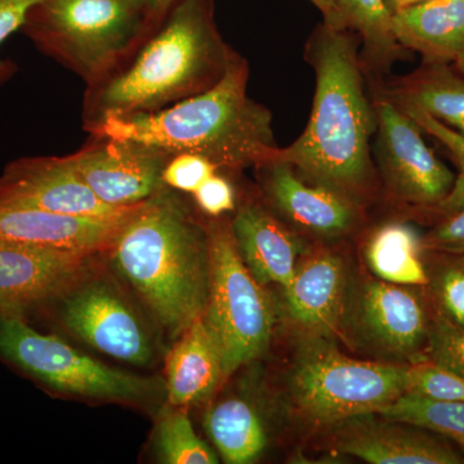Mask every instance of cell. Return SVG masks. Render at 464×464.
<instances>
[{"instance_id":"cell-33","label":"cell","mask_w":464,"mask_h":464,"mask_svg":"<svg viewBox=\"0 0 464 464\" xmlns=\"http://www.w3.org/2000/svg\"><path fill=\"white\" fill-rule=\"evenodd\" d=\"M191 195L201 212L212 218L237 210V192L222 172L210 176Z\"/></svg>"},{"instance_id":"cell-6","label":"cell","mask_w":464,"mask_h":464,"mask_svg":"<svg viewBox=\"0 0 464 464\" xmlns=\"http://www.w3.org/2000/svg\"><path fill=\"white\" fill-rule=\"evenodd\" d=\"M406 364L362 362L338 351L331 338L306 337L289 373L299 411L320 424L377 413L405 393Z\"/></svg>"},{"instance_id":"cell-1","label":"cell","mask_w":464,"mask_h":464,"mask_svg":"<svg viewBox=\"0 0 464 464\" xmlns=\"http://www.w3.org/2000/svg\"><path fill=\"white\" fill-rule=\"evenodd\" d=\"M232 51L217 27L212 0H170L136 48L85 88L84 130L209 90L225 75Z\"/></svg>"},{"instance_id":"cell-4","label":"cell","mask_w":464,"mask_h":464,"mask_svg":"<svg viewBox=\"0 0 464 464\" xmlns=\"http://www.w3.org/2000/svg\"><path fill=\"white\" fill-rule=\"evenodd\" d=\"M249 66L232 51L218 83L163 110L116 116L91 136L130 140L172 155L209 159L219 172L256 167L277 150L270 110L248 96Z\"/></svg>"},{"instance_id":"cell-38","label":"cell","mask_w":464,"mask_h":464,"mask_svg":"<svg viewBox=\"0 0 464 464\" xmlns=\"http://www.w3.org/2000/svg\"><path fill=\"white\" fill-rule=\"evenodd\" d=\"M451 66H453L459 74L464 76V51L460 53V56L454 61L453 65Z\"/></svg>"},{"instance_id":"cell-15","label":"cell","mask_w":464,"mask_h":464,"mask_svg":"<svg viewBox=\"0 0 464 464\" xmlns=\"http://www.w3.org/2000/svg\"><path fill=\"white\" fill-rule=\"evenodd\" d=\"M338 450L372 464H464V454L449 440L371 413L342 420ZM338 424V423H337Z\"/></svg>"},{"instance_id":"cell-17","label":"cell","mask_w":464,"mask_h":464,"mask_svg":"<svg viewBox=\"0 0 464 464\" xmlns=\"http://www.w3.org/2000/svg\"><path fill=\"white\" fill-rule=\"evenodd\" d=\"M284 290L290 322L306 337L331 338L350 306L347 266L331 249L316 248L299 259Z\"/></svg>"},{"instance_id":"cell-13","label":"cell","mask_w":464,"mask_h":464,"mask_svg":"<svg viewBox=\"0 0 464 464\" xmlns=\"http://www.w3.org/2000/svg\"><path fill=\"white\" fill-rule=\"evenodd\" d=\"M0 206L91 218H114L137 207L119 209L103 203L67 157H25L8 163L0 176Z\"/></svg>"},{"instance_id":"cell-11","label":"cell","mask_w":464,"mask_h":464,"mask_svg":"<svg viewBox=\"0 0 464 464\" xmlns=\"http://www.w3.org/2000/svg\"><path fill=\"white\" fill-rule=\"evenodd\" d=\"M60 308L63 325L100 353L148 365L154 356L141 317L111 284L91 280L65 292Z\"/></svg>"},{"instance_id":"cell-21","label":"cell","mask_w":464,"mask_h":464,"mask_svg":"<svg viewBox=\"0 0 464 464\" xmlns=\"http://www.w3.org/2000/svg\"><path fill=\"white\" fill-rule=\"evenodd\" d=\"M392 32L402 48L426 63H448L464 51V0H426L392 14Z\"/></svg>"},{"instance_id":"cell-19","label":"cell","mask_w":464,"mask_h":464,"mask_svg":"<svg viewBox=\"0 0 464 464\" xmlns=\"http://www.w3.org/2000/svg\"><path fill=\"white\" fill-rule=\"evenodd\" d=\"M244 264L262 285L285 289L295 276L304 244L261 204H241L230 222Z\"/></svg>"},{"instance_id":"cell-26","label":"cell","mask_w":464,"mask_h":464,"mask_svg":"<svg viewBox=\"0 0 464 464\" xmlns=\"http://www.w3.org/2000/svg\"><path fill=\"white\" fill-rule=\"evenodd\" d=\"M375 414L438 433L464 454V401H442L404 393Z\"/></svg>"},{"instance_id":"cell-28","label":"cell","mask_w":464,"mask_h":464,"mask_svg":"<svg viewBox=\"0 0 464 464\" xmlns=\"http://www.w3.org/2000/svg\"><path fill=\"white\" fill-rule=\"evenodd\" d=\"M157 450L161 462L167 464L218 463L215 451L195 432L185 408L177 406H172L160 418Z\"/></svg>"},{"instance_id":"cell-7","label":"cell","mask_w":464,"mask_h":464,"mask_svg":"<svg viewBox=\"0 0 464 464\" xmlns=\"http://www.w3.org/2000/svg\"><path fill=\"white\" fill-rule=\"evenodd\" d=\"M210 285L203 320L222 357L225 378L267 350L274 307L241 258L230 222H210Z\"/></svg>"},{"instance_id":"cell-39","label":"cell","mask_w":464,"mask_h":464,"mask_svg":"<svg viewBox=\"0 0 464 464\" xmlns=\"http://www.w3.org/2000/svg\"><path fill=\"white\" fill-rule=\"evenodd\" d=\"M148 2L152 3L155 5H167L169 0H148Z\"/></svg>"},{"instance_id":"cell-5","label":"cell","mask_w":464,"mask_h":464,"mask_svg":"<svg viewBox=\"0 0 464 464\" xmlns=\"http://www.w3.org/2000/svg\"><path fill=\"white\" fill-rule=\"evenodd\" d=\"M167 5L148 0H41L30 9L21 33L36 50L91 85L136 48Z\"/></svg>"},{"instance_id":"cell-8","label":"cell","mask_w":464,"mask_h":464,"mask_svg":"<svg viewBox=\"0 0 464 464\" xmlns=\"http://www.w3.org/2000/svg\"><path fill=\"white\" fill-rule=\"evenodd\" d=\"M0 357L48 389L81 398L143 405L163 384L119 371L85 355L56 335L35 331L24 317L0 316Z\"/></svg>"},{"instance_id":"cell-22","label":"cell","mask_w":464,"mask_h":464,"mask_svg":"<svg viewBox=\"0 0 464 464\" xmlns=\"http://www.w3.org/2000/svg\"><path fill=\"white\" fill-rule=\"evenodd\" d=\"M390 99L420 110L464 137V76L448 63H426L401 79Z\"/></svg>"},{"instance_id":"cell-30","label":"cell","mask_w":464,"mask_h":464,"mask_svg":"<svg viewBox=\"0 0 464 464\" xmlns=\"http://www.w3.org/2000/svg\"><path fill=\"white\" fill-rule=\"evenodd\" d=\"M401 109L404 110L406 114L411 116V119L420 125L424 133L433 137L436 141L444 146L449 155H450L451 160L458 168L456 186H454L453 192H451L450 198L445 204L441 217L448 215V213L457 209L458 207L462 206L464 201V137L462 134L457 133L456 130H450L447 125L440 123L439 121L426 114V112L415 109Z\"/></svg>"},{"instance_id":"cell-35","label":"cell","mask_w":464,"mask_h":464,"mask_svg":"<svg viewBox=\"0 0 464 464\" xmlns=\"http://www.w3.org/2000/svg\"><path fill=\"white\" fill-rule=\"evenodd\" d=\"M422 241L426 250L464 253V201L453 212L436 219Z\"/></svg>"},{"instance_id":"cell-25","label":"cell","mask_w":464,"mask_h":464,"mask_svg":"<svg viewBox=\"0 0 464 464\" xmlns=\"http://www.w3.org/2000/svg\"><path fill=\"white\" fill-rule=\"evenodd\" d=\"M429 283L423 286L432 316L464 333V253L426 250Z\"/></svg>"},{"instance_id":"cell-9","label":"cell","mask_w":464,"mask_h":464,"mask_svg":"<svg viewBox=\"0 0 464 464\" xmlns=\"http://www.w3.org/2000/svg\"><path fill=\"white\" fill-rule=\"evenodd\" d=\"M375 157L391 194L406 206L440 218L456 186V174L427 146L423 130L390 97L374 101Z\"/></svg>"},{"instance_id":"cell-3","label":"cell","mask_w":464,"mask_h":464,"mask_svg":"<svg viewBox=\"0 0 464 464\" xmlns=\"http://www.w3.org/2000/svg\"><path fill=\"white\" fill-rule=\"evenodd\" d=\"M109 253L172 337L203 316L210 285L208 227L191 215L176 190L164 186L140 204Z\"/></svg>"},{"instance_id":"cell-36","label":"cell","mask_w":464,"mask_h":464,"mask_svg":"<svg viewBox=\"0 0 464 464\" xmlns=\"http://www.w3.org/2000/svg\"><path fill=\"white\" fill-rule=\"evenodd\" d=\"M311 2L323 12L326 23H331L333 25L343 26L341 24L340 17H338L337 11H335L332 0H311Z\"/></svg>"},{"instance_id":"cell-29","label":"cell","mask_w":464,"mask_h":464,"mask_svg":"<svg viewBox=\"0 0 464 464\" xmlns=\"http://www.w3.org/2000/svg\"><path fill=\"white\" fill-rule=\"evenodd\" d=\"M405 393L442 401H464V377L431 360H420L406 364Z\"/></svg>"},{"instance_id":"cell-32","label":"cell","mask_w":464,"mask_h":464,"mask_svg":"<svg viewBox=\"0 0 464 464\" xmlns=\"http://www.w3.org/2000/svg\"><path fill=\"white\" fill-rule=\"evenodd\" d=\"M426 359L464 377V333L449 328L432 316Z\"/></svg>"},{"instance_id":"cell-12","label":"cell","mask_w":464,"mask_h":464,"mask_svg":"<svg viewBox=\"0 0 464 464\" xmlns=\"http://www.w3.org/2000/svg\"><path fill=\"white\" fill-rule=\"evenodd\" d=\"M66 157L96 197L119 209L139 206L160 191L170 158L143 143L100 136H91Z\"/></svg>"},{"instance_id":"cell-18","label":"cell","mask_w":464,"mask_h":464,"mask_svg":"<svg viewBox=\"0 0 464 464\" xmlns=\"http://www.w3.org/2000/svg\"><path fill=\"white\" fill-rule=\"evenodd\" d=\"M133 210L114 218H91L56 215L32 208L0 206V246L100 255L109 252Z\"/></svg>"},{"instance_id":"cell-2","label":"cell","mask_w":464,"mask_h":464,"mask_svg":"<svg viewBox=\"0 0 464 464\" xmlns=\"http://www.w3.org/2000/svg\"><path fill=\"white\" fill-rule=\"evenodd\" d=\"M307 56L316 75L313 111L304 133L273 157L360 206L374 183L371 141L377 115L366 96L355 41L347 27L325 21Z\"/></svg>"},{"instance_id":"cell-24","label":"cell","mask_w":464,"mask_h":464,"mask_svg":"<svg viewBox=\"0 0 464 464\" xmlns=\"http://www.w3.org/2000/svg\"><path fill=\"white\" fill-rule=\"evenodd\" d=\"M206 427L226 463L256 462L267 447L264 420L244 399H225L213 406L208 411Z\"/></svg>"},{"instance_id":"cell-34","label":"cell","mask_w":464,"mask_h":464,"mask_svg":"<svg viewBox=\"0 0 464 464\" xmlns=\"http://www.w3.org/2000/svg\"><path fill=\"white\" fill-rule=\"evenodd\" d=\"M41 0H0V47L12 34L23 29L30 9ZM16 63L0 57V87L8 83L16 72Z\"/></svg>"},{"instance_id":"cell-37","label":"cell","mask_w":464,"mask_h":464,"mask_svg":"<svg viewBox=\"0 0 464 464\" xmlns=\"http://www.w3.org/2000/svg\"><path fill=\"white\" fill-rule=\"evenodd\" d=\"M422 2H426V0H384L391 14H398V12L402 11V9L420 5V3Z\"/></svg>"},{"instance_id":"cell-16","label":"cell","mask_w":464,"mask_h":464,"mask_svg":"<svg viewBox=\"0 0 464 464\" xmlns=\"http://www.w3.org/2000/svg\"><path fill=\"white\" fill-rule=\"evenodd\" d=\"M257 168L266 198L301 230L323 237L346 235L359 224V206L340 192L307 183L286 161L271 157Z\"/></svg>"},{"instance_id":"cell-27","label":"cell","mask_w":464,"mask_h":464,"mask_svg":"<svg viewBox=\"0 0 464 464\" xmlns=\"http://www.w3.org/2000/svg\"><path fill=\"white\" fill-rule=\"evenodd\" d=\"M342 25L360 34L371 60L387 63L398 57L401 45L392 32V14L384 0H332Z\"/></svg>"},{"instance_id":"cell-10","label":"cell","mask_w":464,"mask_h":464,"mask_svg":"<svg viewBox=\"0 0 464 464\" xmlns=\"http://www.w3.org/2000/svg\"><path fill=\"white\" fill-rule=\"evenodd\" d=\"M353 320L375 350L404 362L426 359L432 311L423 286L369 280L356 293Z\"/></svg>"},{"instance_id":"cell-14","label":"cell","mask_w":464,"mask_h":464,"mask_svg":"<svg viewBox=\"0 0 464 464\" xmlns=\"http://www.w3.org/2000/svg\"><path fill=\"white\" fill-rule=\"evenodd\" d=\"M94 256L36 246H0V316L27 311L63 295L81 279Z\"/></svg>"},{"instance_id":"cell-31","label":"cell","mask_w":464,"mask_h":464,"mask_svg":"<svg viewBox=\"0 0 464 464\" xmlns=\"http://www.w3.org/2000/svg\"><path fill=\"white\" fill-rule=\"evenodd\" d=\"M219 172L209 159L190 152L172 155L164 167L161 179L172 190L192 194L213 174Z\"/></svg>"},{"instance_id":"cell-20","label":"cell","mask_w":464,"mask_h":464,"mask_svg":"<svg viewBox=\"0 0 464 464\" xmlns=\"http://www.w3.org/2000/svg\"><path fill=\"white\" fill-rule=\"evenodd\" d=\"M166 392L177 408L200 404L225 378L222 357L203 316L179 337L166 362Z\"/></svg>"},{"instance_id":"cell-23","label":"cell","mask_w":464,"mask_h":464,"mask_svg":"<svg viewBox=\"0 0 464 464\" xmlns=\"http://www.w3.org/2000/svg\"><path fill=\"white\" fill-rule=\"evenodd\" d=\"M365 259L383 282L411 286L429 283L422 237L405 222L380 226L366 241Z\"/></svg>"}]
</instances>
